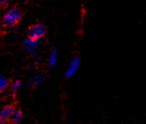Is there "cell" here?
Returning a JSON list of instances; mask_svg holds the SVG:
<instances>
[{
    "instance_id": "obj_1",
    "label": "cell",
    "mask_w": 146,
    "mask_h": 124,
    "mask_svg": "<svg viewBox=\"0 0 146 124\" xmlns=\"http://www.w3.org/2000/svg\"><path fill=\"white\" fill-rule=\"evenodd\" d=\"M22 18V13L19 9L12 8L9 10L5 16L3 17V24L6 27H14L16 26Z\"/></svg>"
},
{
    "instance_id": "obj_6",
    "label": "cell",
    "mask_w": 146,
    "mask_h": 124,
    "mask_svg": "<svg viewBox=\"0 0 146 124\" xmlns=\"http://www.w3.org/2000/svg\"><path fill=\"white\" fill-rule=\"evenodd\" d=\"M45 80V76L43 74H37L34 77H33L30 80V85L33 88H37L40 86Z\"/></svg>"
},
{
    "instance_id": "obj_7",
    "label": "cell",
    "mask_w": 146,
    "mask_h": 124,
    "mask_svg": "<svg viewBox=\"0 0 146 124\" xmlns=\"http://www.w3.org/2000/svg\"><path fill=\"white\" fill-rule=\"evenodd\" d=\"M22 117H23V115H22V112L20 111V110L17 109V108H15V109L13 108L11 115V117H10V120L13 123H19L22 120Z\"/></svg>"
},
{
    "instance_id": "obj_2",
    "label": "cell",
    "mask_w": 146,
    "mask_h": 124,
    "mask_svg": "<svg viewBox=\"0 0 146 124\" xmlns=\"http://www.w3.org/2000/svg\"><path fill=\"white\" fill-rule=\"evenodd\" d=\"M46 34V27L42 24H36L30 27L29 38L33 39H41Z\"/></svg>"
},
{
    "instance_id": "obj_3",
    "label": "cell",
    "mask_w": 146,
    "mask_h": 124,
    "mask_svg": "<svg viewBox=\"0 0 146 124\" xmlns=\"http://www.w3.org/2000/svg\"><path fill=\"white\" fill-rule=\"evenodd\" d=\"M80 66H81V60H80L79 57L73 58V60L69 63V66L67 69V72H66V77L68 78V79L72 78L77 73L78 69L80 68Z\"/></svg>"
},
{
    "instance_id": "obj_8",
    "label": "cell",
    "mask_w": 146,
    "mask_h": 124,
    "mask_svg": "<svg viewBox=\"0 0 146 124\" xmlns=\"http://www.w3.org/2000/svg\"><path fill=\"white\" fill-rule=\"evenodd\" d=\"M58 60V52L55 49H54L52 51L51 54H50V57L48 59V68L49 69H52L54 68L57 63Z\"/></svg>"
},
{
    "instance_id": "obj_4",
    "label": "cell",
    "mask_w": 146,
    "mask_h": 124,
    "mask_svg": "<svg viewBox=\"0 0 146 124\" xmlns=\"http://www.w3.org/2000/svg\"><path fill=\"white\" fill-rule=\"evenodd\" d=\"M39 46H40V39H33L28 37L24 41V46L29 52H35Z\"/></svg>"
},
{
    "instance_id": "obj_9",
    "label": "cell",
    "mask_w": 146,
    "mask_h": 124,
    "mask_svg": "<svg viewBox=\"0 0 146 124\" xmlns=\"http://www.w3.org/2000/svg\"><path fill=\"white\" fill-rule=\"evenodd\" d=\"M9 86V81L6 78L0 75V93L5 91Z\"/></svg>"
},
{
    "instance_id": "obj_10",
    "label": "cell",
    "mask_w": 146,
    "mask_h": 124,
    "mask_svg": "<svg viewBox=\"0 0 146 124\" xmlns=\"http://www.w3.org/2000/svg\"><path fill=\"white\" fill-rule=\"evenodd\" d=\"M21 86H22V81L21 80H16V81L13 82V83L11 84V88L12 93L15 94L19 91V89L21 88Z\"/></svg>"
},
{
    "instance_id": "obj_11",
    "label": "cell",
    "mask_w": 146,
    "mask_h": 124,
    "mask_svg": "<svg viewBox=\"0 0 146 124\" xmlns=\"http://www.w3.org/2000/svg\"><path fill=\"white\" fill-rule=\"evenodd\" d=\"M10 1L11 0H0V7L6 6L10 3Z\"/></svg>"
},
{
    "instance_id": "obj_5",
    "label": "cell",
    "mask_w": 146,
    "mask_h": 124,
    "mask_svg": "<svg viewBox=\"0 0 146 124\" xmlns=\"http://www.w3.org/2000/svg\"><path fill=\"white\" fill-rule=\"evenodd\" d=\"M12 110V106H6L1 109V111H0V123H6V121L11 117Z\"/></svg>"
}]
</instances>
